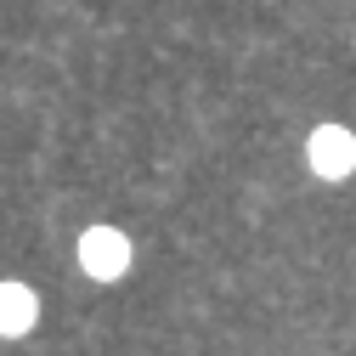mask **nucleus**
Here are the masks:
<instances>
[{"instance_id":"f257e3e1","label":"nucleus","mask_w":356,"mask_h":356,"mask_svg":"<svg viewBox=\"0 0 356 356\" xmlns=\"http://www.w3.org/2000/svg\"><path fill=\"white\" fill-rule=\"evenodd\" d=\"M79 266L91 277H119L124 266H130V243L113 232V227H91L79 238Z\"/></svg>"},{"instance_id":"7ed1b4c3","label":"nucleus","mask_w":356,"mask_h":356,"mask_svg":"<svg viewBox=\"0 0 356 356\" xmlns=\"http://www.w3.org/2000/svg\"><path fill=\"white\" fill-rule=\"evenodd\" d=\"M34 328V294L23 283H0V334Z\"/></svg>"},{"instance_id":"f03ea898","label":"nucleus","mask_w":356,"mask_h":356,"mask_svg":"<svg viewBox=\"0 0 356 356\" xmlns=\"http://www.w3.org/2000/svg\"><path fill=\"white\" fill-rule=\"evenodd\" d=\"M311 170L317 175H350L356 170V136L339 130V124H323L311 136Z\"/></svg>"}]
</instances>
